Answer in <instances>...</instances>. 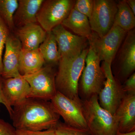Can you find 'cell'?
<instances>
[{
    "label": "cell",
    "instance_id": "4",
    "mask_svg": "<svg viewBox=\"0 0 135 135\" xmlns=\"http://www.w3.org/2000/svg\"><path fill=\"white\" fill-rule=\"evenodd\" d=\"M101 62L97 54L89 46L81 76V91L84 100L98 96L103 87L105 77L100 65Z\"/></svg>",
    "mask_w": 135,
    "mask_h": 135
},
{
    "label": "cell",
    "instance_id": "2",
    "mask_svg": "<svg viewBox=\"0 0 135 135\" xmlns=\"http://www.w3.org/2000/svg\"><path fill=\"white\" fill-rule=\"evenodd\" d=\"M86 48L79 56L72 59H60L55 77L57 91L68 98L80 100L79 83L88 53Z\"/></svg>",
    "mask_w": 135,
    "mask_h": 135
},
{
    "label": "cell",
    "instance_id": "29",
    "mask_svg": "<svg viewBox=\"0 0 135 135\" xmlns=\"http://www.w3.org/2000/svg\"><path fill=\"white\" fill-rule=\"evenodd\" d=\"M0 103L2 104H3L5 105L9 113L10 116H11L12 111H13V109L8 103L7 101L6 100L5 97L3 95V94L2 89L1 77H0Z\"/></svg>",
    "mask_w": 135,
    "mask_h": 135
},
{
    "label": "cell",
    "instance_id": "9",
    "mask_svg": "<svg viewBox=\"0 0 135 135\" xmlns=\"http://www.w3.org/2000/svg\"><path fill=\"white\" fill-rule=\"evenodd\" d=\"M111 66V65L104 62L102 63L101 67L104 74L105 80L98 97L101 107L114 115L126 94L119 80L114 77Z\"/></svg>",
    "mask_w": 135,
    "mask_h": 135
},
{
    "label": "cell",
    "instance_id": "21",
    "mask_svg": "<svg viewBox=\"0 0 135 135\" xmlns=\"http://www.w3.org/2000/svg\"><path fill=\"white\" fill-rule=\"evenodd\" d=\"M38 49L45 63L52 66L58 64L60 56L57 44L52 32L47 33L46 39L39 46Z\"/></svg>",
    "mask_w": 135,
    "mask_h": 135
},
{
    "label": "cell",
    "instance_id": "26",
    "mask_svg": "<svg viewBox=\"0 0 135 135\" xmlns=\"http://www.w3.org/2000/svg\"><path fill=\"white\" fill-rule=\"evenodd\" d=\"M0 135H17L16 129L11 124L0 118Z\"/></svg>",
    "mask_w": 135,
    "mask_h": 135
},
{
    "label": "cell",
    "instance_id": "20",
    "mask_svg": "<svg viewBox=\"0 0 135 135\" xmlns=\"http://www.w3.org/2000/svg\"><path fill=\"white\" fill-rule=\"evenodd\" d=\"M135 16L126 0L119 1L114 25L128 32L134 28Z\"/></svg>",
    "mask_w": 135,
    "mask_h": 135
},
{
    "label": "cell",
    "instance_id": "14",
    "mask_svg": "<svg viewBox=\"0 0 135 135\" xmlns=\"http://www.w3.org/2000/svg\"><path fill=\"white\" fill-rule=\"evenodd\" d=\"M1 78L3 94L11 107L18 105L27 98L30 86L23 76L20 75L14 78Z\"/></svg>",
    "mask_w": 135,
    "mask_h": 135
},
{
    "label": "cell",
    "instance_id": "31",
    "mask_svg": "<svg viewBox=\"0 0 135 135\" xmlns=\"http://www.w3.org/2000/svg\"><path fill=\"white\" fill-rule=\"evenodd\" d=\"M115 135H135V131H132L129 133H120L118 131Z\"/></svg>",
    "mask_w": 135,
    "mask_h": 135
},
{
    "label": "cell",
    "instance_id": "18",
    "mask_svg": "<svg viewBox=\"0 0 135 135\" xmlns=\"http://www.w3.org/2000/svg\"><path fill=\"white\" fill-rule=\"evenodd\" d=\"M62 25L64 27L70 29L78 36L86 38L88 40L93 33L88 18L73 8Z\"/></svg>",
    "mask_w": 135,
    "mask_h": 135
},
{
    "label": "cell",
    "instance_id": "15",
    "mask_svg": "<svg viewBox=\"0 0 135 135\" xmlns=\"http://www.w3.org/2000/svg\"><path fill=\"white\" fill-rule=\"evenodd\" d=\"M114 116L118 122V131H135V94H125Z\"/></svg>",
    "mask_w": 135,
    "mask_h": 135
},
{
    "label": "cell",
    "instance_id": "22",
    "mask_svg": "<svg viewBox=\"0 0 135 135\" xmlns=\"http://www.w3.org/2000/svg\"><path fill=\"white\" fill-rule=\"evenodd\" d=\"M18 5V0H0V17L12 33L16 29L13 17Z\"/></svg>",
    "mask_w": 135,
    "mask_h": 135
},
{
    "label": "cell",
    "instance_id": "8",
    "mask_svg": "<svg viewBox=\"0 0 135 135\" xmlns=\"http://www.w3.org/2000/svg\"><path fill=\"white\" fill-rule=\"evenodd\" d=\"M75 1L44 0L36 16L37 23L46 32H51L68 16Z\"/></svg>",
    "mask_w": 135,
    "mask_h": 135
},
{
    "label": "cell",
    "instance_id": "1",
    "mask_svg": "<svg viewBox=\"0 0 135 135\" xmlns=\"http://www.w3.org/2000/svg\"><path fill=\"white\" fill-rule=\"evenodd\" d=\"M10 116L17 130L41 131L53 127L60 116L54 111L50 101L27 98L14 107Z\"/></svg>",
    "mask_w": 135,
    "mask_h": 135
},
{
    "label": "cell",
    "instance_id": "30",
    "mask_svg": "<svg viewBox=\"0 0 135 135\" xmlns=\"http://www.w3.org/2000/svg\"><path fill=\"white\" fill-rule=\"evenodd\" d=\"M129 8L135 15V0H126Z\"/></svg>",
    "mask_w": 135,
    "mask_h": 135
},
{
    "label": "cell",
    "instance_id": "24",
    "mask_svg": "<svg viewBox=\"0 0 135 135\" xmlns=\"http://www.w3.org/2000/svg\"><path fill=\"white\" fill-rule=\"evenodd\" d=\"M94 0L75 1L73 8L78 12L90 18L93 11Z\"/></svg>",
    "mask_w": 135,
    "mask_h": 135
},
{
    "label": "cell",
    "instance_id": "27",
    "mask_svg": "<svg viewBox=\"0 0 135 135\" xmlns=\"http://www.w3.org/2000/svg\"><path fill=\"white\" fill-rule=\"evenodd\" d=\"M122 87L125 94H135V73L125 81Z\"/></svg>",
    "mask_w": 135,
    "mask_h": 135
},
{
    "label": "cell",
    "instance_id": "19",
    "mask_svg": "<svg viewBox=\"0 0 135 135\" xmlns=\"http://www.w3.org/2000/svg\"><path fill=\"white\" fill-rule=\"evenodd\" d=\"M45 62L39 49L26 50L22 49L19 64V72L24 76L36 72L43 67Z\"/></svg>",
    "mask_w": 135,
    "mask_h": 135
},
{
    "label": "cell",
    "instance_id": "10",
    "mask_svg": "<svg viewBox=\"0 0 135 135\" xmlns=\"http://www.w3.org/2000/svg\"><path fill=\"white\" fill-rule=\"evenodd\" d=\"M117 11V3L113 0H94L89 19L92 31L99 37L104 36L113 26Z\"/></svg>",
    "mask_w": 135,
    "mask_h": 135
},
{
    "label": "cell",
    "instance_id": "13",
    "mask_svg": "<svg viewBox=\"0 0 135 135\" xmlns=\"http://www.w3.org/2000/svg\"><path fill=\"white\" fill-rule=\"evenodd\" d=\"M119 50L118 58L119 74L122 79L126 80L135 70V32H128Z\"/></svg>",
    "mask_w": 135,
    "mask_h": 135
},
{
    "label": "cell",
    "instance_id": "6",
    "mask_svg": "<svg viewBox=\"0 0 135 135\" xmlns=\"http://www.w3.org/2000/svg\"><path fill=\"white\" fill-rule=\"evenodd\" d=\"M127 33L113 25L104 36L99 37L93 32L88 40L90 46L97 54L100 60L112 65Z\"/></svg>",
    "mask_w": 135,
    "mask_h": 135
},
{
    "label": "cell",
    "instance_id": "25",
    "mask_svg": "<svg viewBox=\"0 0 135 135\" xmlns=\"http://www.w3.org/2000/svg\"><path fill=\"white\" fill-rule=\"evenodd\" d=\"M10 33L8 27L0 17V77L3 70V53L6 40Z\"/></svg>",
    "mask_w": 135,
    "mask_h": 135
},
{
    "label": "cell",
    "instance_id": "3",
    "mask_svg": "<svg viewBox=\"0 0 135 135\" xmlns=\"http://www.w3.org/2000/svg\"><path fill=\"white\" fill-rule=\"evenodd\" d=\"M88 131L90 135H115L118 122L114 115L100 106L98 97L82 100Z\"/></svg>",
    "mask_w": 135,
    "mask_h": 135
},
{
    "label": "cell",
    "instance_id": "11",
    "mask_svg": "<svg viewBox=\"0 0 135 135\" xmlns=\"http://www.w3.org/2000/svg\"><path fill=\"white\" fill-rule=\"evenodd\" d=\"M51 32L57 44L60 59H74L86 49L88 39L71 33L62 24L53 28Z\"/></svg>",
    "mask_w": 135,
    "mask_h": 135
},
{
    "label": "cell",
    "instance_id": "28",
    "mask_svg": "<svg viewBox=\"0 0 135 135\" xmlns=\"http://www.w3.org/2000/svg\"><path fill=\"white\" fill-rule=\"evenodd\" d=\"M17 135H55L53 128L41 131L17 130Z\"/></svg>",
    "mask_w": 135,
    "mask_h": 135
},
{
    "label": "cell",
    "instance_id": "16",
    "mask_svg": "<svg viewBox=\"0 0 135 135\" xmlns=\"http://www.w3.org/2000/svg\"><path fill=\"white\" fill-rule=\"evenodd\" d=\"M12 33L20 41L23 49L33 50L39 48L46 39L47 33L36 23L16 28Z\"/></svg>",
    "mask_w": 135,
    "mask_h": 135
},
{
    "label": "cell",
    "instance_id": "17",
    "mask_svg": "<svg viewBox=\"0 0 135 135\" xmlns=\"http://www.w3.org/2000/svg\"><path fill=\"white\" fill-rule=\"evenodd\" d=\"M44 0H19L13 17L16 28L37 23L36 16Z\"/></svg>",
    "mask_w": 135,
    "mask_h": 135
},
{
    "label": "cell",
    "instance_id": "12",
    "mask_svg": "<svg viewBox=\"0 0 135 135\" xmlns=\"http://www.w3.org/2000/svg\"><path fill=\"white\" fill-rule=\"evenodd\" d=\"M5 48L1 77L8 79L18 77L20 75L19 64L22 49L21 42L14 34L10 33L6 40Z\"/></svg>",
    "mask_w": 135,
    "mask_h": 135
},
{
    "label": "cell",
    "instance_id": "23",
    "mask_svg": "<svg viewBox=\"0 0 135 135\" xmlns=\"http://www.w3.org/2000/svg\"><path fill=\"white\" fill-rule=\"evenodd\" d=\"M53 128L55 135H90L88 131L74 127L60 121Z\"/></svg>",
    "mask_w": 135,
    "mask_h": 135
},
{
    "label": "cell",
    "instance_id": "7",
    "mask_svg": "<svg viewBox=\"0 0 135 135\" xmlns=\"http://www.w3.org/2000/svg\"><path fill=\"white\" fill-rule=\"evenodd\" d=\"M54 111L68 126L88 131L82 100L70 99L57 92L51 100Z\"/></svg>",
    "mask_w": 135,
    "mask_h": 135
},
{
    "label": "cell",
    "instance_id": "5",
    "mask_svg": "<svg viewBox=\"0 0 135 135\" xmlns=\"http://www.w3.org/2000/svg\"><path fill=\"white\" fill-rule=\"evenodd\" d=\"M56 73L54 66L47 65L36 72L23 76L30 86L27 98L50 101L57 92L55 82Z\"/></svg>",
    "mask_w": 135,
    "mask_h": 135
}]
</instances>
